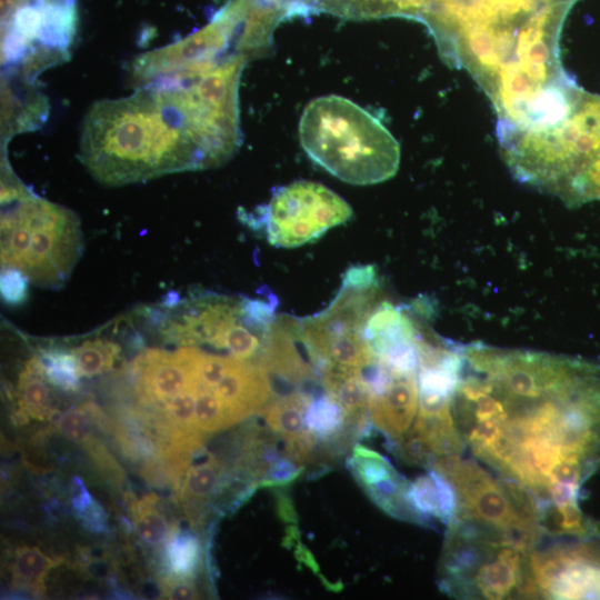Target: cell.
I'll return each instance as SVG.
<instances>
[{
  "label": "cell",
  "instance_id": "9c48e42d",
  "mask_svg": "<svg viewBox=\"0 0 600 600\" xmlns=\"http://www.w3.org/2000/svg\"><path fill=\"white\" fill-rule=\"evenodd\" d=\"M594 534L547 544L542 539L530 557L528 598L600 599V539Z\"/></svg>",
  "mask_w": 600,
  "mask_h": 600
},
{
  "label": "cell",
  "instance_id": "5bb4252c",
  "mask_svg": "<svg viewBox=\"0 0 600 600\" xmlns=\"http://www.w3.org/2000/svg\"><path fill=\"white\" fill-rule=\"evenodd\" d=\"M408 501L426 524L431 518L448 526L457 510V498L451 483L434 469L418 477L408 486Z\"/></svg>",
  "mask_w": 600,
  "mask_h": 600
},
{
  "label": "cell",
  "instance_id": "ba28073f",
  "mask_svg": "<svg viewBox=\"0 0 600 600\" xmlns=\"http://www.w3.org/2000/svg\"><path fill=\"white\" fill-rule=\"evenodd\" d=\"M352 216L349 203L331 189L312 181H296L277 190L264 211L268 241L294 248L320 238Z\"/></svg>",
  "mask_w": 600,
  "mask_h": 600
},
{
  "label": "cell",
  "instance_id": "8fae6325",
  "mask_svg": "<svg viewBox=\"0 0 600 600\" xmlns=\"http://www.w3.org/2000/svg\"><path fill=\"white\" fill-rule=\"evenodd\" d=\"M419 371L396 369L389 384L369 396L372 423L389 439L391 449L412 430L420 406Z\"/></svg>",
  "mask_w": 600,
  "mask_h": 600
},
{
  "label": "cell",
  "instance_id": "5b68a950",
  "mask_svg": "<svg viewBox=\"0 0 600 600\" xmlns=\"http://www.w3.org/2000/svg\"><path fill=\"white\" fill-rule=\"evenodd\" d=\"M1 263L41 287L58 288L82 250L76 214L38 198L21 184L2 187Z\"/></svg>",
  "mask_w": 600,
  "mask_h": 600
},
{
  "label": "cell",
  "instance_id": "3957f363",
  "mask_svg": "<svg viewBox=\"0 0 600 600\" xmlns=\"http://www.w3.org/2000/svg\"><path fill=\"white\" fill-rule=\"evenodd\" d=\"M299 140L313 162L351 184L386 181L399 168L400 147L392 133L368 110L341 96H321L306 106Z\"/></svg>",
  "mask_w": 600,
  "mask_h": 600
},
{
  "label": "cell",
  "instance_id": "603a6c76",
  "mask_svg": "<svg viewBox=\"0 0 600 600\" xmlns=\"http://www.w3.org/2000/svg\"><path fill=\"white\" fill-rule=\"evenodd\" d=\"M200 542L191 533H174L167 546V560L173 576L189 579L200 562Z\"/></svg>",
  "mask_w": 600,
  "mask_h": 600
},
{
  "label": "cell",
  "instance_id": "277c9868",
  "mask_svg": "<svg viewBox=\"0 0 600 600\" xmlns=\"http://www.w3.org/2000/svg\"><path fill=\"white\" fill-rule=\"evenodd\" d=\"M500 144L518 180L578 206L584 176L600 156V96L584 92L563 120L513 133Z\"/></svg>",
  "mask_w": 600,
  "mask_h": 600
},
{
  "label": "cell",
  "instance_id": "83f0119b",
  "mask_svg": "<svg viewBox=\"0 0 600 600\" xmlns=\"http://www.w3.org/2000/svg\"><path fill=\"white\" fill-rule=\"evenodd\" d=\"M278 507L280 509L281 517L287 521H293L296 520V514L293 512V509L290 507V501L283 497H279V503Z\"/></svg>",
  "mask_w": 600,
  "mask_h": 600
},
{
  "label": "cell",
  "instance_id": "44dd1931",
  "mask_svg": "<svg viewBox=\"0 0 600 600\" xmlns=\"http://www.w3.org/2000/svg\"><path fill=\"white\" fill-rule=\"evenodd\" d=\"M48 382L63 391H76L79 387L77 360L72 351L43 350L38 357Z\"/></svg>",
  "mask_w": 600,
  "mask_h": 600
},
{
  "label": "cell",
  "instance_id": "8992f818",
  "mask_svg": "<svg viewBox=\"0 0 600 600\" xmlns=\"http://www.w3.org/2000/svg\"><path fill=\"white\" fill-rule=\"evenodd\" d=\"M439 564L441 590L459 599L528 598L534 544L453 517Z\"/></svg>",
  "mask_w": 600,
  "mask_h": 600
},
{
  "label": "cell",
  "instance_id": "7402d4cb",
  "mask_svg": "<svg viewBox=\"0 0 600 600\" xmlns=\"http://www.w3.org/2000/svg\"><path fill=\"white\" fill-rule=\"evenodd\" d=\"M76 357L80 376L92 377L108 371L118 358V344L103 340H88L71 350Z\"/></svg>",
  "mask_w": 600,
  "mask_h": 600
},
{
  "label": "cell",
  "instance_id": "d4e9b609",
  "mask_svg": "<svg viewBox=\"0 0 600 600\" xmlns=\"http://www.w3.org/2000/svg\"><path fill=\"white\" fill-rule=\"evenodd\" d=\"M58 429L64 437L83 444L89 451L96 446L84 409L72 408L63 412L58 420Z\"/></svg>",
  "mask_w": 600,
  "mask_h": 600
},
{
  "label": "cell",
  "instance_id": "4fadbf2b",
  "mask_svg": "<svg viewBox=\"0 0 600 600\" xmlns=\"http://www.w3.org/2000/svg\"><path fill=\"white\" fill-rule=\"evenodd\" d=\"M76 0H44L36 39L40 43L37 68L49 64L40 49L51 62L66 57V51L76 33Z\"/></svg>",
  "mask_w": 600,
  "mask_h": 600
},
{
  "label": "cell",
  "instance_id": "30bf717a",
  "mask_svg": "<svg viewBox=\"0 0 600 600\" xmlns=\"http://www.w3.org/2000/svg\"><path fill=\"white\" fill-rule=\"evenodd\" d=\"M243 322L249 323L242 300L206 294L191 300L184 312L167 324L164 334L184 344L207 343L222 349L229 332Z\"/></svg>",
  "mask_w": 600,
  "mask_h": 600
},
{
  "label": "cell",
  "instance_id": "7c38bea8",
  "mask_svg": "<svg viewBox=\"0 0 600 600\" xmlns=\"http://www.w3.org/2000/svg\"><path fill=\"white\" fill-rule=\"evenodd\" d=\"M299 320L276 317L263 341L259 366L267 373L292 384L304 386L318 379L312 363L300 353Z\"/></svg>",
  "mask_w": 600,
  "mask_h": 600
},
{
  "label": "cell",
  "instance_id": "ffe728a7",
  "mask_svg": "<svg viewBox=\"0 0 600 600\" xmlns=\"http://www.w3.org/2000/svg\"><path fill=\"white\" fill-rule=\"evenodd\" d=\"M56 561L36 547H20L14 552L13 583L37 593L44 590V579Z\"/></svg>",
  "mask_w": 600,
  "mask_h": 600
},
{
  "label": "cell",
  "instance_id": "ac0fdd59",
  "mask_svg": "<svg viewBox=\"0 0 600 600\" xmlns=\"http://www.w3.org/2000/svg\"><path fill=\"white\" fill-rule=\"evenodd\" d=\"M304 421L306 428L322 442L337 440L348 429L343 409L324 389L312 397Z\"/></svg>",
  "mask_w": 600,
  "mask_h": 600
},
{
  "label": "cell",
  "instance_id": "7a4b0ae2",
  "mask_svg": "<svg viewBox=\"0 0 600 600\" xmlns=\"http://www.w3.org/2000/svg\"><path fill=\"white\" fill-rule=\"evenodd\" d=\"M80 150L90 173L110 186L219 166L181 89L160 82L94 103L83 121Z\"/></svg>",
  "mask_w": 600,
  "mask_h": 600
},
{
  "label": "cell",
  "instance_id": "9a60e30c",
  "mask_svg": "<svg viewBox=\"0 0 600 600\" xmlns=\"http://www.w3.org/2000/svg\"><path fill=\"white\" fill-rule=\"evenodd\" d=\"M322 10L346 18L404 16L421 19L429 0H314Z\"/></svg>",
  "mask_w": 600,
  "mask_h": 600
},
{
  "label": "cell",
  "instance_id": "484cf974",
  "mask_svg": "<svg viewBox=\"0 0 600 600\" xmlns=\"http://www.w3.org/2000/svg\"><path fill=\"white\" fill-rule=\"evenodd\" d=\"M28 281L21 271L13 268H4L1 274V294L3 300L10 304L21 303L27 296Z\"/></svg>",
  "mask_w": 600,
  "mask_h": 600
},
{
  "label": "cell",
  "instance_id": "2e32d148",
  "mask_svg": "<svg viewBox=\"0 0 600 600\" xmlns=\"http://www.w3.org/2000/svg\"><path fill=\"white\" fill-rule=\"evenodd\" d=\"M319 392V391H318ZM317 392L299 388L269 402L263 409L267 426L283 440L302 433L306 428V410Z\"/></svg>",
  "mask_w": 600,
  "mask_h": 600
},
{
  "label": "cell",
  "instance_id": "6da1fadb",
  "mask_svg": "<svg viewBox=\"0 0 600 600\" xmlns=\"http://www.w3.org/2000/svg\"><path fill=\"white\" fill-rule=\"evenodd\" d=\"M462 354L452 409L464 446L529 492L542 521L580 522L579 491L600 468V366L482 343Z\"/></svg>",
  "mask_w": 600,
  "mask_h": 600
},
{
  "label": "cell",
  "instance_id": "e0dca14e",
  "mask_svg": "<svg viewBox=\"0 0 600 600\" xmlns=\"http://www.w3.org/2000/svg\"><path fill=\"white\" fill-rule=\"evenodd\" d=\"M38 357L30 359L18 383V403L23 418L44 419L51 414V393Z\"/></svg>",
  "mask_w": 600,
  "mask_h": 600
},
{
  "label": "cell",
  "instance_id": "52a82bcc",
  "mask_svg": "<svg viewBox=\"0 0 600 600\" xmlns=\"http://www.w3.org/2000/svg\"><path fill=\"white\" fill-rule=\"evenodd\" d=\"M430 469L440 472L457 498L454 517L463 518L539 544L547 534L538 502L521 487L498 479L460 454L440 458Z\"/></svg>",
  "mask_w": 600,
  "mask_h": 600
},
{
  "label": "cell",
  "instance_id": "4316f807",
  "mask_svg": "<svg viewBox=\"0 0 600 600\" xmlns=\"http://www.w3.org/2000/svg\"><path fill=\"white\" fill-rule=\"evenodd\" d=\"M163 594L168 599L186 600L197 599L198 593L193 584L187 578H168L162 586Z\"/></svg>",
  "mask_w": 600,
  "mask_h": 600
},
{
  "label": "cell",
  "instance_id": "cb8c5ba5",
  "mask_svg": "<svg viewBox=\"0 0 600 600\" xmlns=\"http://www.w3.org/2000/svg\"><path fill=\"white\" fill-rule=\"evenodd\" d=\"M156 496L149 494L137 502L133 510V520L139 536L150 544L162 542L169 527L163 514L154 507Z\"/></svg>",
  "mask_w": 600,
  "mask_h": 600
},
{
  "label": "cell",
  "instance_id": "d6986e66",
  "mask_svg": "<svg viewBox=\"0 0 600 600\" xmlns=\"http://www.w3.org/2000/svg\"><path fill=\"white\" fill-rule=\"evenodd\" d=\"M223 471L222 462L209 454L202 462L187 469L181 483V499L191 504H201L216 491Z\"/></svg>",
  "mask_w": 600,
  "mask_h": 600
},
{
  "label": "cell",
  "instance_id": "f1b7e54d",
  "mask_svg": "<svg viewBox=\"0 0 600 600\" xmlns=\"http://www.w3.org/2000/svg\"><path fill=\"white\" fill-rule=\"evenodd\" d=\"M549 3H568L571 4L574 0H548Z\"/></svg>",
  "mask_w": 600,
  "mask_h": 600
}]
</instances>
